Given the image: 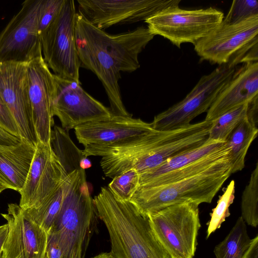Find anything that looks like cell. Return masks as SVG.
Returning <instances> with one entry per match:
<instances>
[{
	"label": "cell",
	"instance_id": "obj_1",
	"mask_svg": "<svg viewBox=\"0 0 258 258\" xmlns=\"http://www.w3.org/2000/svg\"><path fill=\"white\" fill-rule=\"evenodd\" d=\"M76 42L81 67L93 72L107 95L112 115L132 116L126 110L118 81L121 72H133L140 68L139 54L155 36L148 28L110 35L77 13Z\"/></svg>",
	"mask_w": 258,
	"mask_h": 258
},
{
	"label": "cell",
	"instance_id": "obj_2",
	"mask_svg": "<svg viewBox=\"0 0 258 258\" xmlns=\"http://www.w3.org/2000/svg\"><path fill=\"white\" fill-rule=\"evenodd\" d=\"M93 200L98 217L104 223L115 258H168L156 238L147 217L130 201L117 199L102 187Z\"/></svg>",
	"mask_w": 258,
	"mask_h": 258
},
{
	"label": "cell",
	"instance_id": "obj_3",
	"mask_svg": "<svg viewBox=\"0 0 258 258\" xmlns=\"http://www.w3.org/2000/svg\"><path fill=\"white\" fill-rule=\"evenodd\" d=\"M63 188L61 207L51 230L57 236L62 258H85L98 218L85 170L68 173Z\"/></svg>",
	"mask_w": 258,
	"mask_h": 258
},
{
	"label": "cell",
	"instance_id": "obj_4",
	"mask_svg": "<svg viewBox=\"0 0 258 258\" xmlns=\"http://www.w3.org/2000/svg\"><path fill=\"white\" fill-rule=\"evenodd\" d=\"M231 170L229 155L194 176L162 185L139 186L130 201L146 217L176 204L211 203L232 174Z\"/></svg>",
	"mask_w": 258,
	"mask_h": 258
},
{
	"label": "cell",
	"instance_id": "obj_5",
	"mask_svg": "<svg viewBox=\"0 0 258 258\" xmlns=\"http://www.w3.org/2000/svg\"><path fill=\"white\" fill-rule=\"evenodd\" d=\"M199 205H172L147 216L153 233L168 258H194L201 227Z\"/></svg>",
	"mask_w": 258,
	"mask_h": 258
},
{
	"label": "cell",
	"instance_id": "obj_6",
	"mask_svg": "<svg viewBox=\"0 0 258 258\" xmlns=\"http://www.w3.org/2000/svg\"><path fill=\"white\" fill-rule=\"evenodd\" d=\"M258 15L234 24L222 21L194 45L201 59L219 66L233 59L238 63L254 60L257 56Z\"/></svg>",
	"mask_w": 258,
	"mask_h": 258
},
{
	"label": "cell",
	"instance_id": "obj_7",
	"mask_svg": "<svg viewBox=\"0 0 258 258\" xmlns=\"http://www.w3.org/2000/svg\"><path fill=\"white\" fill-rule=\"evenodd\" d=\"M75 2L64 0L56 18L40 37L43 57L49 69L60 77L79 81Z\"/></svg>",
	"mask_w": 258,
	"mask_h": 258
},
{
	"label": "cell",
	"instance_id": "obj_8",
	"mask_svg": "<svg viewBox=\"0 0 258 258\" xmlns=\"http://www.w3.org/2000/svg\"><path fill=\"white\" fill-rule=\"evenodd\" d=\"M236 69L229 61L202 76L183 99L154 117L151 122L153 128L169 131L190 124L196 117L208 110Z\"/></svg>",
	"mask_w": 258,
	"mask_h": 258
},
{
	"label": "cell",
	"instance_id": "obj_9",
	"mask_svg": "<svg viewBox=\"0 0 258 258\" xmlns=\"http://www.w3.org/2000/svg\"><path fill=\"white\" fill-rule=\"evenodd\" d=\"M224 18L222 12L212 7L188 10L171 7L145 22L154 36H161L180 48L183 43L195 45L219 25Z\"/></svg>",
	"mask_w": 258,
	"mask_h": 258
},
{
	"label": "cell",
	"instance_id": "obj_10",
	"mask_svg": "<svg viewBox=\"0 0 258 258\" xmlns=\"http://www.w3.org/2000/svg\"><path fill=\"white\" fill-rule=\"evenodd\" d=\"M41 0H26L0 33V62H28L42 55L37 29Z\"/></svg>",
	"mask_w": 258,
	"mask_h": 258
},
{
	"label": "cell",
	"instance_id": "obj_11",
	"mask_svg": "<svg viewBox=\"0 0 258 258\" xmlns=\"http://www.w3.org/2000/svg\"><path fill=\"white\" fill-rule=\"evenodd\" d=\"M180 0H77L79 13L103 30L117 24L146 21Z\"/></svg>",
	"mask_w": 258,
	"mask_h": 258
},
{
	"label": "cell",
	"instance_id": "obj_12",
	"mask_svg": "<svg viewBox=\"0 0 258 258\" xmlns=\"http://www.w3.org/2000/svg\"><path fill=\"white\" fill-rule=\"evenodd\" d=\"M68 173L51 144L38 142L19 205L24 210L36 209L49 200L63 184Z\"/></svg>",
	"mask_w": 258,
	"mask_h": 258
},
{
	"label": "cell",
	"instance_id": "obj_13",
	"mask_svg": "<svg viewBox=\"0 0 258 258\" xmlns=\"http://www.w3.org/2000/svg\"><path fill=\"white\" fill-rule=\"evenodd\" d=\"M52 111L67 132L77 126L112 116L109 108L86 92L80 82L53 74Z\"/></svg>",
	"mask_w": 258,
	"mask_h": 258
},
{
	"label": "cell",
	"instance_id": "obj_14",
	"mask_svg": "<svg viewBox=\"0 0 258 258\" xmlns=\"http://www.w3.org/2000/svg\"><path fill=\"white\" fill-rule=\"evenodd\" d=\"M27 62H0V97L12 114L22 140L38 141L28 92Z\"/></svg>",
	"mask_w": 258,
	"mask_h": 258
},
{
	"label": "cell",
	"instance_id": "obj_15",
	"mask_svg": "<svg viewBox=\"0 0 258 258\" xmlns=\"http://www.w3.org/2000/svg\"><path fill=\"white\" fill-rule=\"evenodd\" d=\"M8 232L2 246V258H44L47 234L17 204H8Z\"/></svg>",
	"mask_w": 258,
	"mask_h": 258
},
{
	"label": "cell",
	"instance_id": "obj_16",
	"mask_svg": "<svg viewBox=\"0 0 258 258\" xmlns=\"http://www.w3.org/2000/svg\"><path fill=\"white\" fill-rule=\"evenodd\" d=\"M27 69L28 96L37 141L50 144L54 126L52 111L53 74L42 55L27 62Z\"/></svg>",
	"mask_w": 258,
	"mask_h": 258
},
{
	"label": "cell",
	"instance_id": "obj_17",
	"mask_svg": "<svg viewBox=\"0 0 258 258\" xmlns=\"http://www.w3.org/2000/svg\"><path fill=\"white\" fill-rule=\"evenodd\" d=\"M74 129L77 140L84 147L114 144L147 134L154 130L151 123L140 118L115 115L88 122Z\"/></svg>",
	"mask_w": 258,
	"mask_h": 258
},
{
	"label": "cell",
	"instance_id": "obj_18",
	"mask_svg": "<svg viewBox=\"0 0 258 258\" xmlns=\"http://www.w3.org/2000/svg\"><path fill=\"white\" fill-rule=\"evenodd\" d=\"M258 97V62H247L238 69L207 111L205 119L213 121L237 106Z\"/></svg>",
	"mask_w": 258,
	"mask_h": 258
},
{
	"label": "cell",
	"instance_id": "obj_19",
	"mask_svg": "<svg viewBox=\"0 0 258 258\" xmlns=\"http://www.w3.org/2000/svg\"><path fill=\"white\" fill-rule=\"evenodd\" d=\"M36 146L22 141L17 145H0V184L19 192L29 171Z\"/></svg>",
	"mask_w": 258,
	"mask_h": 258
},
{
	"label": "cell",
	"instance_id": "obj_20",
	"mask_svg": "<svg viewBox=\"0 0 258 258\" xmlns=\"http://www.w3.org/2000/svg\"><path fill=\"white\" fill-rule=\"evenodd\" d=\"M225 143L207 141L199 148L167 160L159 166L140 174L139 186L144 185L160 176L183 167L214 152Z\"/></svg>",
	"mask_w": 258,
	"mask_h": 258
},
{
	"label": "cell",
	"instance_id": "obj_21",
	"mask_svg": "<svg viewBox=\"0 0 258 258\" xmlns=\"http://www.w3.org/2000/svg\"><path fill=\"white\" fill-rule=\"evenodd\" d=\"M257 133V126L247 118L242 121L229 135L226 142L230 148L232 174L242 170L244 167L247 151Z\"/></svg>",
	"mask_w": 258,
	"mask_h": 258
},
{
	"label": "cell",
	"instance_id": "obj_22",
	"mask_svg": "<svg viewBox=\"0 0 258 258\" xmlns=\"http://www.w3.org/2000/svg\"><path fill=\"white\" fill-rule=\"evenodd\" d=\"M230 148L226 142L220 148L200 159L158 177L140 186L153 187L165 185L196 175L227 157Z\"/></svg>",
	"mask_w": 258,
	"mask_h": 258
},
{
	"label": "cell",
	"instance_id": "obj_23",
	"mask_svg": "<svg viewBox=\"0 0 258 258\" xmlns=\"http://www.w3.org/2000/svg\"><path fill=\"white\" fill-rule=\"evenodd\" d=\"M250 241L246 223L240 216L224 239L215 247L216 258H241Z\"/></svg>",
	"mask_w": 258,
	"mask_h": 258
},
{
	"label": "cell",
	"instance_id": "obj_24",
	"mask_svg": "<svg viewBox=\"0 0 258 258\" xmlns=\"http://www.w3.org/2000/svg\"><path fill=\"white\" fill-rule=\"evenodd\" d=\"M52 148L68 173L81 169L80 162L85 156L71 140L68 133L62 127L54 125L50 142Z\"/></svg>",
	"mask_w": 258,
	"mask_h": 258
},
{
	"label": "cell",
	"instance_id": "obj_25",
	"mask_svg": "<svg viewBox=\"0 0 258 258\" xmlns=\"http://www.w3.org/2000/svg\"><path fill=\"white\" fill-rule=\"evenodd\" d=\"M248 103L232 109L213 120L207 141L226 142L234 128L247 118Z\"/></svg>",
	"mask_w": 258,
	"mask_h": 258
},
{
	"label": "cell",
	"instance_id": "obj_26",
	"mask_svg": "<svg viewBox=\"0 0 258 258\" xmlns=\"http://www.w3.org/2000/svg\"><path fill=\"white\" fill-rule=\"evenodd\" d=\"M63 183L56 192L40 207L25 210L47 234L52 229L61 207L64 197Z\"/></svg>",
	"mask_w": 258,
	"mask_h": 258
},
{
	"label": "cell",
	"instance_id": "obj_27",
	"mask_svg": "<svg viewBox=\"0 0 258 258\" xmlns=\"http://www.w3.org/2000/svg\"><path fill=\"white\" fill-rule=\"evenodd\" d=\"M258 162L251 173L249 180L241 197V217L247 225L256 227L258 225Z\"/></svg>",
	"mask_w": 258,
	"mask_h": 258
},
{
	"label": "cell",
	"instance_id": "obj_28",
	"mask_svg": "<svg viewBox=\"0 0 258 258\" xmlns=\"http://www.w3.org/2000/svg\"><path fill=\"white\" fill-rule=\"evenodd\" d=\"M235 181L232 180L220 197L216 207L210 214L211 219L207 223L206 239L217 229L220 228L226 218L230 215L229 207L235 198Z\"/></svg>",
	"mask_w": 258,
	"mask_h": 258
},
{
	"label": "cell",
	"instance_id": "obj_29",
	"mask_svg": "<svg viewBox=\"0 0 258 258\" xmlns=\"http://www.w3.org/2000/svg\"><path fill=\"white\" fill-rule=\"evenodd\" d=\"M139 173L131 169L114 177L107 187L119 200L130 201L139 186Z\"/></svg>",
	"mask_w": 258,
	"mask_h": 258
},
{
	"label": "cell",
	"instance_id": "obj_30",
	"mask_svg": "<svg viewBox=\"0 0 258 258\" xmlns=\"http://www.w3.org/2000/svg\"><path fill=\"white\" fill-rule=\"evenodd\" d=\"M256 15H258L256 1L234 0L223 21L228 24H234Z\"/></svg>",
	"mask_w": 258,
	"mask_h": 258
},
{
	"label": "cell",
	"instance_id": "obj_31",
	"mask_svg": "<svg viewBox=\"0 0 258 258\" xmlns=\"http://www.w3.org/2000/svg\"><path fill=\"white\" fill-rule=\"evenodd\" d=\"M64 0H41L37 17V29L40 37L56 18Z\"/></svg>",
	"mask_w": 258,
	"mask_h": 258
},
{
	"label": "cell",
	"instance_id": "obj_32",
	"mask_svg": "<svg viewBox=\"0 0 258 258\" xmlns=\"http://www.w3.org/2000/svg\"><path fill=\"white\" fill-rule=\"evenodd\" d=\"M0 127L11 135L21 138L16 123L10 110L1 97Z\"/></svg>",
	"mask_w": 258,
	"mask_h": 258
},
{
	"label": "cell",
	"instance_id": "obj_33",
	"mask_svg": "<svg viewBox=\"0 0 258 258\" xmlns=\"http://www.w3.org/2000/svg\"><path fill=\"white\" fill-rule=\"evenodd\" d=\"M47 258H62L63 254L57 236L53 230L47 234L46 248Z\"/></svg>",
	"mask_w": 258,
	"mask_h": 258
},
{
	"label": "cell",
	"instance_id": "obj_34",
	"mask_svg": "<svg viewBox=\"0 0 258 258\" xmlns=\"http://www.w3.org/2000/svg\"><path fill=\"white\" fill-rule=\"evenodd\" d=\"M22 139L7 132L0 127V145L13 146L19 143Z\"/></svg>",
	"mask_w": 258,
	"mask_h": 258
},
{
	"label": "cell",
	"instance_id": "obj_35",
	"mask_svg": "<svg viewBox=\"0 0 258 258\" xmlns=\"http://www.w3.org/2000/svg\"><path fill=\"white\" fill-rule=\"evenodd\" d=\"M258 113V97L248 103L247 119L253 124L257 126Z\"/></svg>",
	"mask_w": 258,
	"mask_h": 258
},
{
	"label": "cell",
	"instance_id": "obj_36",
	"mask_svg": "<svg viewBox=\"0 0 258 258\" xmlns=\"http://www.w3.org/2000/svg\"><path fill=\"white\" fill-rule=\"evenodd\" d=\"M241 258H258V235L251 239L247 249Z\"/></svg>",
	"mask_w": 258,
	"mask_h": 258
},
{
	"label": "cell",
	"instance_id": "obj_37",
	"mask_svg": "<svg viewBox=\"0 0 258 258\" xmlns=\"http://www.w3.org/2000/svg\"><path fill=\"white\" fill-rule=\"evenodd\" d=\"M8 232L7 223L0 226V253L2 252V248L7 238Z\"/></svg>",
	"mask_w": 258,
	"mask_h": 258
},
{
	"label": "cell",
	"instance_id": "obj_38",
	"mask_svg": "<svg viewBox=\"0 0 258 258\" xmlns=\"http://www.w3.org/2000/svg\"><path fill=\"white\" fill-rule=\"evenodd\" d=\"M92 166L91 162L86 157H83L80 162V167L85 170Z\"/></svg>",
	"mask_w": 258,
	"mask_h": 258
},
{
	"label": "cell",
	"instance_id": "obj_39",
	"mask_svg": "<svg viewBox=\"0 0 258 258\" xmlns=\"http://www.w3.org/2000/svg\"><path fill=\"white\" fill-rule=\"evenodd\" d=\"M92 258H115L112 253L109 252L101 253Z\"/></svg>",
	"mask_w": 258,
	"mask_h": 258
},
{
	"label": "cell",
	"instance_id": "obj_40",
	"mask_svg": "<svg viewBox=\"0 0 258 258\" xmlns=\"http://www.w3.org/2000/svg\"><path fill=\"white\" fill-rule=\"evenodd\" d=\"M5 189H6V188L4 186H3L1 184H0V194Z\"/></svg>",
	"mask_w": 258,
	"mask_h": 258
},
{
	"label": "cell",
	"instance_id": "obj_41",
	"mask_svg": "<svg viewBox=\"0 0 258 258\" xmlns=\"http://www.w3.org/2000/svg\"><path fill=\"white\" fill-rule=\"evenodd\" d=\"M0 253V258H2V253Z\"/></svg>",
	"mask_w": 258,
	"mask_h": 258
},
{
	"label": "cell",
	"instance_id": "obj_42",
	"mask_svg": "<svg viewBox=\"0 0 258 258\" xmlns=\"http://www.w3.org/2000/svg\"><path fill=\"white\" fill-rule=\"evenodd\" d=\"M44 258H47V257L46 256V254H45V256Z\"/></svg>",
	"mask_w": 258,
	"mask_h": 258
}]
</instances>
